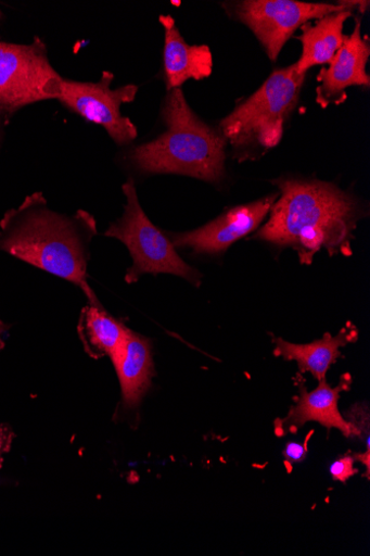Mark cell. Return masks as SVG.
Returning <instances> with one entry per match:
<instances>
[{
    "mask_svg": "<svg viewBox=\"0 0 370 556\" xmlns=\"http://www.w3.org/2000/svg\"><path fill=\"white\" fill-rule=\"evenodd\" d=\"M158 22L165 29L164 64L168 91L190 79L202 80L214 72V55L206 45H189L182 37L176 21L162 15Z\"/></svg>",
    "mask_w": 370,
    "mask_h": 556,
    "instance_id": "cell-12",
    "label": "cell"
},
{
    "mask_svg": "<svg viewBox=\"0 0 370 556\" xmlns=\"http://www.w3.org/2000/svg\"><path fill=\"white\" fill-rule=\"evenodd\" d=\"M355 462L362 464L366 467V475L369 478L370 472V450H366L365 453L354 454Z\"/></svg>",
    "mask_w": 370,
    "mask_h": 556,
    "instance_id": "cell-21",
    "label": "cell"
},
{
    "mask_svg": "<svg viewBox=\"0 0 370 556\" xmlns=\"http://www.w3.org/2000/svg\"><path fill=\"white\" fill-rule=\"evenodd\" d=\"M360 30L361 22L357 18L354 31L350 36H345L329 68H322L317 75L316 79L320 85L316 88V101L322 109L343 104L347 99V88L370 85L366 73L370 56L369 38L362 37Z\"/></svg>",
    "mask_w": 370,
    "mask_h": 556,
    "instance_id": "cell-10",
    "label": "cell"
},
{
    "mask_svg": "<svg viewBox=\"0 0 370 556\" xmlns=\"http://www.w3.org/2000/svg\"><path fill=\"white\" fill-rule=\"evenodd\" d=\"M127 327L105 311L100 301L89 302L80 314L78 334L87 355L92 359H111L122 345Z\"/></svg>",
    "mask_w": 370,
    "mask_h": 556,
    "instance_id": "cell-16",
    "label": "cell"
},
{
    "mask_svg": "<svg viewBox=\"0 0 370 556\" xmlns=\"http://www.w3.org/2000/svg\"><path fill=\"white\" fill-rule=\"evenodd\" d=\"M112 362L120 381L124 407L137 408L151 388L154 377L151 341L127 329Z\"/></svg>",
    "mask_w": 370,
    "mask_h": 556,
    "instance_id": "cell-13",
    "label": "cell"
},
{
    "mask_svg": "<svg viewBox=\"0 0 370 556\" xmlns=\"http://www.w3.org/2000/svg\"><path fill=\"white\" fill-rule=\"evenodd\" d=\"M162 116L166 131L132 148L128 156L130 164L142 174H174L208 182L221 181L227 140L195 115L181 88L168 91Z\"/></svg>",
    "mask_w": 370,
    "mask_h": 556,
    "instance_id": "cell-3",
    "label": "cell"
},
{
    "mask_svg": "<svg viewBox=\"0 0 370 556\" xmlns=\"http://www.w3.org/2000/svg\"><path fill=\"white\" fill-rule=\"evenodd\" d=\"M97 235L93 215L82 210L72 216L60 214L41 192H34L0 220V252L74 283L93 302L98 298L87 269Z\"/></svg>",
    "mask_w": 370,
    "mask_h": 556,
    "instance_id": "cell-1",
    "label": "cell"
},
{
    "mask_svg": "<svg viewBox=\"0 0 370 556\" xmlns=\"http://www.w3.org/2000/svg\"><path fill=\"white\" fill-rule=\"evenodd\" d=\"M350 387L349 376H343L336 388L328 384L327 379L319 382L314 391L308 392L299 386V396L286 418L276 422V432L280 435L297 432L307 422H319L329 430L337 429L345 437H356L352 425L339 409L341 393Z\"/></svg>",
    "mask_w": 370,
    "mask_h": 556,
    "instance_id": "cell-11",
    "label": "cell"
},
{
    "mask_svg": "<svg viewBox=\"0 0 370 556\" xmlns=\"http://www.w3.org/2000/svg\"><path fill=\"white\" fill-rule=\"evenodd\" d=\"M356 432V437H360L361 433H365L367 438L369 437V412L365 404H356L353 408L347 413L346 419Z\"/></svg>",
    "mask_w": 370,
    "mask_h": 556,
    "instance_id": "cell-18",
    "label": "cell"
},
{
    "mask_svg": "<svg viewBox=\"0 0 370 556\" xmlns=\"http://www.w3.org/2000/svg\"><path fill=\"white\" fill-rule=\"evenodd\" d=\"M10 326L0 320V351H2L5 348V341L3 339V336L7 333V331L10 330Z\"/></svg>",
    "mask_w": 370,
    "mask_h": 556,
    "instance_id": "cell-22",
    "label": "cell"
},
{
    "mask_svg": "<svg viewBox=\"0 0 370 556\" xmlns=\"http://www.w3.org/2000/svg\"><path fill=\"white\" fill-rule=\"evenodd\" d=\"M306 74L295 65L278 70L221 122L226 140L238 150L271 149L282 140L284 125L294 112Z\"/></svg>",
    "mask_w": 370,
    "mask_h": 556,
    "instance_id": "cell-4",
    "label": "cell"
},
{
    "mask_svg": "<svg viewBox=\"0 0 370 556\" xmlns=\"http://www.w3.org/2000/svg\"><path fill=\"white\" fill-rule=\"evenodd\" d=\"M307 442L308 438L304 443L289 442L283 451V457L289 466H294L303 463L307 457Z\"/></svg>",
    "mask_w": 370,
    "mask_h": 556,
    "instance_id": "cell-19",
    "label": "cell"
},
{
    "mask_svg": "<svg viewBox=\"0 0 370 556\" xmlns=\"http://www.w3.org/2000/svg\"><path fill=\"white\" fill-rule=\"evenodd\" d=\"M7 118L5 114L0 110V139H2V124Z\"/></svg>",
    "mask_w": 370,
    "mask_h": 556,
    "instance_id": "cell-23",
    "label": "cell"
},
{
    "mask_svg": "<svg viewBox=\"0 0 370 556\" xmlns=\"http://www.w3.org/2000/svg\"><path fill=\"white\" fill-rule=\"evenodd\" d=\"M348 8L344 11L330 14L314 24L306 23L301 28L298 37L303 50L295 68L299 74H306L314 66L330 64L343 45L345 22L353 16L352 2H345Z\"/></svg>",
    "mask_w": 370,
    "mask_h": 556,
    "instance_id": "cell-14",
    "label": "cell"
},
{
    "mask_svg": "<svg viewBox=\"0 0 370 556\" xmlns=\"http://www.w3.org/2000/svg\"><path fill=\"white\" fill-rule=\"evenodd\" d=\"M348 8L295 2V0H245L234 7L235 17L256 36L272 62L293 34L312 20H321Z\"/></svg>",
    "mask_w": 370,
    "mask_h": 556,
    "instance_id": "cell-8",
    "label": "cell"
},
{
    "mask_svg": "<svg viewBox=\"0 0 370 556\" xmlns=\"http://www.w3.org/2000/svg\"><path fill=\"white\" fill-rule=\"evenodd\" d=\"M0 17H2V11H0Z\"/></svg>",
    "mask_w": 370,
    "mask_h": 556,
    "instance_id": "cell-24",
    "label": "cell"
},
{
    "mask_svg": "<svg viewBox=\"0 0 370 556\" xmlns=\"http://www.w3.org/2000/svg\"><path fill=\"white\" fill-rule=\"evenodd\" d=\"M14 438L15 433L11 427L7 425H0V468L3 466L5 454L11 451Z\"/></svg>",
    "mask_w": 370,
    "mask_h": 556,
    "instance_id": "cell-20",
    "label": "cell"
},
{
    "mask_svg": "<svg viewBox=\"0 0 370 556\" xmlns=\"http://www.w3.org/2000/svg\"><path fill=\"white\" fill-rule=\"evenodd\" d=\"M357 338L355 327H345L336 337L327 333L323 339L308 344H294L281 338L275 339V355L286 362H296L301 372H309L317 380L327 379L331 366L341 356V348Z\"/></svg>",
    "mask_w": 370,
    "mask_h": 556,
    "instance_id": "cell-15",
    "label": "cell"
},
{
    "mask_svg": "<svg viewBox=\"0 0 370 556\" xmlns=\"http://www.w3.org/2000/svg\"><path fill=\"white\" fill-rule=\"evenodd\" d=\"M114 79L111 72H103L95 83L64 78L59 101L87 122L101 126L117 144L124 146L137 138L138 129L122 114V106L133 103L139 87L130 84L112 89Z\"/></svg>",
    "mask_w": 370,
    "mask_h": 556,
    "instance_id": "cell-7",
    "label": "cell"
},
{
    "mask_svg": "<svg viewBox=\"0 0 370 556\" xmlns=\"http://www.w3.org/2000/svg\"><path fill=\"white\" fill-rule=\"evenodd\" d=\"M63 79L40 38L28 45L0 41V110L8 118L40 101L59 100Z\"/></svg>",
    "mask_w": 370,
    "mask_h": 556,
    "instance_id": "cell-6",
    "label": "cell"
},
{
    "mask_svg": "<svg viewBox=\"0 0 370 556\" xmlns=\"http://www.w3.org/2000/svg\"><path fill=\"white\" fill-rule=\"evenodd\" d=\"M282 195L271 216L254 237L297 251L299 262L310 265L317 252L331 256L352 254L350 239L358 220L356 201L332 184L279 179Z\"/></svg>",
    "mask_w": 370,
    "mask_h": 556,
    "instance_id": "cell-2",
    "label": "cell"
},
{
    "mask_svg": "<svg viewBox=\"0 0 370 556\" xmlns=\"http://www.w3.org/2000/svg\"><path fill=\"white\" fill-rule=\"evenodd\" d=\"M355 458L350 456V454H345V456L335 460L330 467L331 477L335 481H340L342 483L347 482L352 477L358 473V470L355 469Z\"/></svg>",
    "mask_w": 370,
    "mask_h": 556,
    "instance_id": "cell-17",
    "label": "cell"
},
{
    "mask_svg": "<svg viewBox=\"0 0 370 556\" xmlns=\"http://www.w3.org/2000/svg\"><path fill=\"white\" fill-rule=\"evenodd\" d=\"M278 197L276 193L235 207L199 229L171 233L169 239L176 248H190L195 254H221L235 241L257 229L271 212Z\"/></svg>",
    "mask_w": 370,
    "mask_h": 556,
    "instance_id": "cell-9",
    "label": "cell"
},
{
    "mask_svg": "<svg viewBox=\"0 0 370 556\" xmlns=\"http://www.w3.org/2000/svg\"><path fill=\"white\" fill-rule=\"evenodd\" d=\"M123 191L127 199L125 213L120 219L111 225L104 236L118 239L130 252L133 265L126 274V282L135 283L146 274H169L199 287L201 274L179 256L169 236L148 218L131 179L123 186Z\"/></svg>",
    "mask_w": 370,
    "mask_h": 556,
    "instance_id": "cell-5",
    "label": "cell"
}]
</instances>
